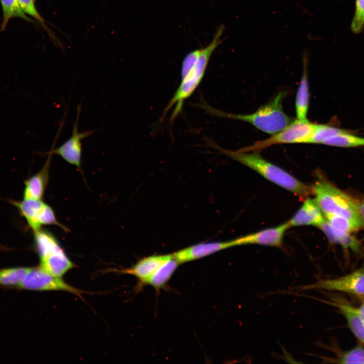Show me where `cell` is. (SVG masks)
I'll list each match as a JSON object with an SVG mask.
<instances>
[{"label":"cell","mask_w":364,"mask_h":364,"mask_svg":"<svg viewBox=\"0 0 364 364\" xmlns=\"http://www.w3.org/2000/svg\"><path fill=\"white\" fill-rule=\"evenodd\" d=\"M347 130V129L328 124H315L313 133L308 144H322L326 139Z\"/></svg>","instance_id":"obj_23"},{"label":"cell","mask_w":364,"mask_h":364,"mask_svg":"<svg viewBox=\"0 0 364 364\" xmlns=\"http://www.w3.org/2000/svg\"><path fill=\"white\" fill-rule=\"evenodd\" d=\"M315 124L308 119H296L286 127L273 134L271 137L256 142L251 146L239 150L242 152H257L277 144H308Z\"/></svg>","instance_id":"obj_6"},{"label":"cell","mask_w":364,"mask_h":364,"mask_svg":"<svg viewBox=\"0 0 364 364\" xmlns=\"http://www.w3.org/2000/svg\"><path fill=\"white\" fill-rule=\"evenodd\" d=\"M337 362L340 363H363L364 348L356 346L342 354L337 359Z\"/></svg>","instance_id":"obj_25"},{"label":"cell","mask_w":364,"mask_h":364,"mask_svg":"<svg viewBox=\"0 0 364 364\" xmlns=\"http://www.w3.org/2000/svg\"><path fill=\"white\" fill-rule=\"evenodd\" d=\"M52 153L49 152L48 158L41 169L25 183L24 199L42 200L49 181V168Z\"/></svg>","instance_id":"obj_15"},{"label":"cell","mask_w":364,"mask_h":364,"mask_svg":"<svg viewBox=\"0 0 364 364\" xmlns=\"http://www.w3.org/2000/svg\"><path fill=\"white\" fill-rule=\"evenodd\" d=\"M221 153L237 161L261 175L271 182L290 191L300 200L313 195L311 187L300 181L284 169L262 158L257 152H242L224 149L210 143Z\"/></svg>","instance_id":"obj_2"},{"label":"cell","mask_w":364,"mask_h":364,"mask_svg":"<svg viewBox=\"0 0 364 364\" xmlns=\"http://www.w3.org/2000/svg\"><path fill=\"white\" fill-rule=\"evenodd\" d=\"M224 30V25H220L210 43L201 49L194 66L188 74L181 79L179 86L164 110L163 116L173 106L174 108L171 116L172 120L181 112L185 100L192 95L202 80L211 56L221 42V36Z\"/></svg>","instance_id":"obj_4"},{"label":"cell","mask_w":364,"mask_h":364,"mask_svg":"<svg viewBox=\"0 0 364 364\" xmlns=\"http://www.w3.org/2000/svg\"><path fill=\"white\" fill-rule=\"evenodd\" d=\"M357 308V311L359 315H360L361 320L364 323V302Z\"/></svg>","instance_id":"obj_29"},{"label":"cell","mask_w":364,"mask_h":364,"mask_svg":"<svg viewBox=\"0 0 364 364\" xmlns=\"http://www.w3.org/2000/svg\"><path fill=\"white\" fill-rule=\"evenodd\" d=\"M359 212L362 227L364 228V200L362 202H360Z\"/></svg>","instance_id":"obj_28"},{"label":"cell","mask_w":364,"mask_h":364,"mask_svg":"<svg viewBox=\"0 0 364 364\" xmlns=\"http://www.w3.org/2000/svg\"><path fill=\"white\" fill-rule=\"evenodd\" d=\"M172 254L154 255L144 258L133 266L125 269H112V271L134 276L141 287L163 264L172 258Z\"/></svg>","instance_id":"obj_12"},{"label":"cell","mask_w":364,"mask_h":364,"mask_svg":"<svg viewBox=\"0 0 364 364\" xmlns=\"http://www.w3.org/2000/svg\"><path fill=\"white\" fill-rule=\"evenodd\" d=\"M322 144L340 148L364 147V138L356 135L347 130L326 139Z\"/></svg>","instance_id":"obj_18"},{"label":"cell","mask_w":364,"mask_h":364,"mask_svg":"<svg viewBox=\"0 0 364 364\" xmlns=\"http://www.w3.org/2000/svg\"><path fill=\"white\" fill-rule=\"evenodd\" d=\"M328 302L339 309L354 335L360 342L364 343V323L358 314L357 308L340 300Z\"/></svg>","instance_id":"obj_16"},{"label":"cell","mask_w":364,"mask_h":364,"mask_svg":"<svg viewBox=\"0 0 364 364\" xmlns=\"http://www.w3.org/2000/svg\"><path fill=\"white\" fill-rule=\"evenodd\" d=\"M287 222L277 227L266 229L234 239L235 246L249 244H257L280 247L283 245V237L286 231L290 228Z\"/></svg>","instance_id":"obj_11"},{"label":"cell","mask_w":364,"mask_h":364,"mask_svg":"<svg viewBox=\"0 0 364 364\" xmlns=\"http://www.w3.org/2000/svg\"><path fill=\"white\" fill-rule=\"evenodd\" d=\"M180 264L173 257L160 267L158 270L146 282L145 285H150L156 290L164 287L172 274Z\"/></svg>","instance_id":"obj_20"},{"label":"cell","mask_w":364,"mask_h":364,"mask_svg":"<svg viewBox=\"0 0 364 364\" xmlns=\"http://www.w3.org/2000/svg\"><path fill=\"white\" fill-rule=\"evenodd\" d=\"M307 56L305 53L303 57V71L298 87L295 109L297 117L299 119H306L309 108V93L307 74Z\"/></svg>","instance_id":"obj_17"},{"label":"cell","mask_w":364,"mask_h":364,"mask_svg":"<svg viewBox=\"0 0 364 364\" xmlns=\"http://www.w3.org/2000/svg\"><path fill=\"white\" fill-rule=\"evenodd\" d=\"M318 228L324 233L331 243L339 244L343 248L351 250L354 252L359 250L360 244L352 234L335 233L331 230L326 219Z\"/></svg>","instance_id":"obj_19"},{"label":"cell","mask_w":364,"mask_h":364,"mask_svg":"<svg viewBox=\"0 0 364 364\" xmlns=\"http://www.w3.org/2000/svg\"><path fill=\"white\" fill-rule=\"evenodd\" d=\"M18 288L37 291H65L81 298H82V294L85 293L67 284L62 277H56L48 273L40 266L31 267Z\"/></svg>","instance_id":"obj_7"},{"label":"cell","mask_w":364,"mask_h":364,"mask_svg":"<svg viewBox=\"0 0 364 364\" xmlns=\"http://www.w3.org/2000/svg\"><path fill=\"white\" fill-rule=\"evenodd\" d=\"M303 201L301 207L288 221L290 227L311 225L319 228L325 218L316 200L308 197Z\"/></svg>","instance_id":"obj_14"},{"label":"cell","mask_w":364,"mask_h":364,"mask_svg":"<svg viewBox=\"0 0 364 364\" xmlns=\"http://www.w3.org/2000/svg\"><path fill=\"white\" fill-rule=\"evenodd\" d=\"M235 246L234 240L221 242H210L195 245L172 254L179 263L204 257L222 250Z\"/></svg>","instance_id":"obj_13"},{"label":"cell","mask_w":364,"mask_h":364,"mask_svg":"<svg viewBox=\"0 0 364 364\" xmlns=\"http://www.w3.org/2000/svg\"><path fill=\"white\" fill-rule=\"evenodd\" d=\"M302 289H322L364 296V267L345 276L331 279H321Z\"/></svg>","instance_id":"obj_9"},{"label":"cell","mask_w":364,"mask_h":364,"mask_svg":"<svg viewBox=\"0 0 364 364\" xmlns=\"http://www.w3.org/2000/svg\"><path fill=\"white\" fill-rule=\"evenodd\" d=\"M14 204L34 231L41 229L44 225H57L66 230L57 220L53 209L42 200L25 199Z\"/></svg>","instance_id":"obj_8"},{"label":"cell","mask_w":364,"mask_h":364,"mask_svg":"<svg viewBox=\"0 0 364 364\" xmlns=\"http://www.w3.org/2000/svg\"><path fill=\"white\" fill-rule=\"evenodd\" d=\"M287 94L288 93L285 91L279 93L269 102L249 114L224 112L210 106L204 102L199 106L211 115L247 122L257 129L273 135L284 129L293 120L283 109V102Z\"/></svg>","instance_id":"obj_3"},{"label":"cell","mask_w":364,"mask_h":364,"mask_svg":"<svg viewBox=\"0 0 364 364\" xmlns=\"http://www.w3.org/2000/svg\"><path fill=\"white\" fill-rule=\"evenodd\" d=\"M350 28L355 34L360 33L364 28V0H355V11Z\"/></svg>","instance_id":"obj_24"},{"label":"cell","mask_w":364,"mask_h":364,"mask_svg":"<svg viewBox=\"0 0 364 364\" xmlns=\"http://www.w3.org/2000/svg\"><path fill=\"white\" fill-rule=\"evenodd\" d=\"M30 268L16 267L0 269V286L18 287Z\"/></svg>","instance_id":"obj_22"},{"label":"cell","mask_w":364,"mask_h":364,"mask_svg":"<svg viewBox=\"0 0 364 364\" xmlns=\"http://www.w3.org/2000/svg\"><path fill=\"white\" fill-rule=\"evenodd\" d=\"M3 11V20L0 27L1 31H4L10 20L19 18L27 22H33L21 9L18 0H0Z\"/></svg>","instance_id":"obj_21"},{"label":"cell","mask_w":364,"mask_h":364,"mask_svg":"<svg viewBox=\"0 0 364 364\" xmlns=\"http://www.w3.org/2000/svg\"><path fill=\"white\" fill-rule=\"evenodd\" d=\"M34 232L39 266L43 269L55 276L62 277L75 266L54 235L41 229Z\"/></svg>","instance_id":"obj_5"},{"label":"cell","mask_w":364,"mask_h":364,"mask_svg":"<svg viewBox=\"0 0 364 364\" xmlns=\"http://www.w3.org/2000/svg\"><path fill=\"white\" fill-rule=\"evenodd\" d=\"M201 49H197L190 52L184 59L181 69V79L190 72L195 64L200 53Z\"/></svg>","instance_id":"obj_27"},{"label":"cell","mask_w":364,"mask_h":364,"mask_svg":"<svg viewBox=\"0 0 364 364\" xmlns=\"http://www.w3.org/2000/svg\"><path fill=\"white\" fill-rule=\"evenodd\" d=\"M80 112V106L78 105L76 121L73 124L72 133L70 138L57 149H54L53 147L50 151L52 154L59 155L65 161L76 166L78 169L81 168V141L83 139L92 135L95 132V130H93L80 132L78 131V122Z\"/></svg>","instance_id":"obj_10"},{"label":"cell","mask_w":364,"mask_h":364,"mask_svg":"<svg viewBox=\"0 0 364 364\" xmlns=\"http://www.w3.org/2000/svg\"><path fill=\"white\" fill-rule=\"evenodd\" d=\"M18 1L21 9L25 14H28L30 16L34 18L41 24L43 28L48 30V28L45 24L44 20L39 14L35 7V0Z\"/></svg>","instance_id":"obj_26"},{"label":"cell","mask_w":364,"mask_h":364,"mask_svg":"<svg viewBox=\"0 0 364 364\" xmlns=\"http://www.w3.org/2000/svg\"><path fill=\"white\" fill-rule=\"evenodd\" d=\"M326 220L335 229L352 234L362 227L360 202L321 174L311 186Z\"/></svg>","instance_id":"obj_1"}]
</instances>
